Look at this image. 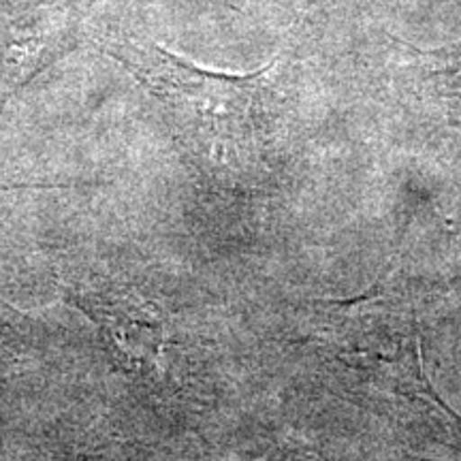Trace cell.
<instances>
[{"instance_id": "6da1fadb", "label": "cell", "mask_w": 461, "mask_h": 461, "mask_svg": "<svg viewBox=\"0 0 461 461\" xmlns=\"http://www.w3.org/2000/svg\"><path fill=\"white\" fill-rule=\"evenodd\" d=\"M71 302L101 327L120 359L132 367L157 366L163 353V325L149 303L137 295L71 293Z\"/></svg>"}]
</instances>
